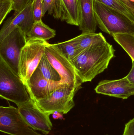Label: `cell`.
<instances>
[{
    "mask_svg": "<svg viewBox=\"0 0 134 135\" xmlns=\"http://www.w3.org/2000/svg\"><path fill=\"white\" fill-rule=\"evenodd\" d=\"M94 13L98 26L104 32L134 34V22L122 13L94 0Z\"/></svg>",
    "mask_w": 134,
    "mask_h": 135,
    "instance_id": "cell-2",
    "label": "cell"
},
{
    "mask_svg": "<svg viewBox=\"0 0 134 135\" xmlns=\"http://www.w3.org/2000/svg\"><path fill=\"white\" fill-rule=\"evenodd\" d=\"M130 2H131V3H133V4H134V0H129Z\"/></svg>",
    "mask_w": 134,
    "mask_h": 135,
    "instance_id": "cell-29",
    "label": "cell"
},
{
    "mask_svg": "<svg viewBox=\"0 0 134 135\" xmlns=\"http://www.w3.org/2000/svg\"><path fill=\"white\" fill-rule=\"evenodd\" d=\"M33 0L21 11L15 12L7 19L0 31V41L17 28H20L25 34L30 31L34 22L33 15Z\"/></svg>",
    "mask_w": 134,
    "mask_h": 135,
    "instance_id": "cell-10",
    "label": "cell"
},
{
    "mask_svg": "<svg viewBox=\"0 0 134 135\" xmlns=\"http://www.w3.org/2000/svg\"><path fill=\"white\" fill-rule=\"evenodd\" d=\"M56 35L55 30L50 28L41 20L34 22L31 29L26 34V36L27 38H38L47 41L54 38Z\"/></svg>",
    "mask_w": 134,
    "mask_h": 135,
    "instance_id": "cell-15",
    "label": "cell"
},
{
    "mask_svg": "<svg viewBox=\"0 0 134 135\" xmlns=\"http://www.w3.org/2000/svg\"><path fill=\"white\" fill-rule=\"evenodd\" d=\"M126 5L134 14V4L131 3L129 0H121Z\"/></svg>",
    "mask_w": 134,
    "mask_h": 135,
    "instance_id": "cell-27",
    "label": "cell"
},
{
    "mask_svg": "<svg viewBox=\"0 0 134 135\" xmlns=\"http://www.w3.org/2000/svg\"><path fill=\"white\" fill-rule=\"evenodd\" d=\"M63 114L58 112H55L52 114V117L54 119H62L63 118Z\"/></svg>",
    "mask_w": 134,
    "mask_h": 135,
    "instance_id": "cell-28",
    "label": "cell"
},
{
    "mask_svg": "<svg viewBox=\"0 0 134 135\" xmlns=\"http://www.w3.org/2000/svg\"><path fill=\"white\" fill-rule=\"evenodd\" d=\"M48 43L39 39L27 38L20 53L19 65V75L25 86L37 68Z\"/></svg>",
    "mask_w": 134,
    "mask_h": 135,
    "instance_id": "cell-5",
    "label": "cell"
},
{
    "mask_svg": "<svg viewBox=\"0 0 134 135\" xmlns=\"http://www.w3.org/2000/svg\"><path fill=\"white\" fill-rule=\"evenodd\" d=\"M61 82L50 81L42 75L39 68L35 71L26 86L31 99L34 101L49 97Z\"/></svg>",
    "mask_w": 134,
    "mask_h": 135,
    "instance_id": "cell-12",
    "label": "cell"
},
{
    "mask_svg": "<svg viewBox=\"0 0 134 135\" xmlns=\"http://www.w3.org/2000/svg\"><path fill=\"white\" fill-rule=\"evenodd\" d=\"M125 15L134 22V14L121 0H95Z\"/></svg>",
    "mask_w": 134,
    "mask_h": 135,
    "instance_id": "cell-21",
    "label": "cell"
},
{
    "mask_svg": "<svg viewBox=\"0 0 134 135\" xmlns=\"http://www.w3.org/2000/svg\"><path fill=\"white\" fill-rule=\"evenodd\" d=\"M0 96L17 106L31 99L19 75L0 57Z\"/></svg>",
    "mask_w": 134,
    "mask_h": 135,
    "instance_id": "cell-3",
    "label": "cell"
},
{
    "mask_svg": "<svg viewBox=\"0 0 134 135\" xmlns=\"http://www.w3.org/2000/svg\"><path fill=\"white\" fill-rule=\"evenodd\" d=\"M112 36L134 61V34L116 33Z\"/></svg>",
    "mask_w": 134,
    "mask_h": 135,
    "instance_id": "cell-17",
    "label": "cell"
},
{
    "mask_svg": "<svg viewBox=\"0 0 134 135\" xmlns=\"http://www.w3.org/2000/svg\"><path fill=\"white\" fill-rule=\"evenodd\" d=\"M27 41L26 34L17 28L0 41V57L18 75L20 53Z\"/></svg>",
    "mask_w": 134,
    "mask_h": 135,
    "instance_id": "cell-6",
    "label": "cell"
},
{
    "mask_svg": "<svg viewBox=\"0 0 134 135\" xmlns=\"http://www.w3.org/2000/svg\"><path fill=\"white\" fill-rule=\"evenodd\" d=\"M79 30L83 33H95L98 26L94 8V0H79Z\"/></svg>",
    "mask_w": 134,
    "mask_h": 135,
    "instance_id": "cell-13",
    "label": "cell"
},
{
    "mask_svg": "<svg viewBox=\"0 0 134 135\" xmlns=\"http://www.w3.org/2000/svg\"><path fill=\"white\" fill-rule=\"evenodd\" d=\"M63 13V21L68 24L79 26V0H61Z\"/></svg>",
    "mask_w": 134,
    "mask_h": 135,
    "instance_id": "cell-14",
    "label": "cell"
},
{
    "mask_svg": "<svg viewBox=\"0 0 134 135\" xmlns=\"http://www.w3.org/2000/svg\"><path fill=\"white\" fill-rule=\"evenodd\" d=\"M43 9V0H34L33 6V15L35 21L41 20Z\"/></svg>",
    "mask_w": 134,
    "mask_h": 135,
    "instance_id": "cell-23",
    "label": "cell"
},
{
    "mask_svg": "<svg viewBox=\"0 0 134 135\" xmlns=\"http://www.w3.org/2000/svg\"><path fill=\"white\" fill-rule=\"evenodd\" d=\"M94 90L98 94L126 99L134 95V84L125 77L116 80L101 81Z\"/></svg>",
    "mask_w": 134,
    "mask_h": 135,
    "instance_id": "cell-11",
    "label": "cell"
},
{
    "mask_svg": "<svg viewBox=\"0 0 134 135\" xmlns=\"http://www.w3.org/2000/svg\"><path fill=\"white\" fill-rule=\"evenodd\" d=\"M57 20L63 21V13L61 0H43L42 16L46 12Z\"/></svg>",
    "mask_w": 134,
    "mask_h": 135,
    "instance_id": "cell-19",
    "label": "cell"
},
{
    "mask_svg": "<svg viewBox=\"0 0 134 135\" xmlns=\"http://www.w3.org/2000/svg\"><path fill=\"white\" fill-rule=\"evenodd\" d=\"M37 68L41 71L43 76L50 81L56 82L61 81L60 75L50 64L44 54Z\"/></svg>",
    "mask_w": 134,
    "mask_h": 135,
    "instance_id": "cell-18",
    "label": "cell"
},
{
    "mask_svg": "<svg viewBox=\"0 0 134 135\" xmlns=\"http://www.w3.org/2000/svg\"><path fill=\"white\" fill-rule=\"evenodd\" d=\"M17 106L22 117L33 130L45 135L49 134L52 128L50 115L42 110L34 101L31 99Z\"/></svg>",
    "mask_w": 134,
    "mask_h": 135,
    "instance_id": "cell-9",
    "label": "cell"
},
{
    "mask_svg": "<svg viewBox=\"0 0 134 135\" xmlns=\"http://www.w3.org/2000/svg\"><path fill=\"white\" fill-rule=\"evenodd\" d=\"M33 0H13L15 12L21 11Z\"/></svg>",
    "mask_w": 134,
    "mask_h": 135,
    "instance_id": "cell-24",
    "label": "cell"
},
{
    "mask_svg": "<svg viewBox=\"0 0 134 135\" xmlns=\"http://www.w3.org/2000/svg\"><path fill=\"white\" fill-rule=\"evenodd\" d=\"M56 45L61 53L70 61L81 53L75 38L65 42L57 44Z\"/></svg>",
    "mask_w": 134,
    "mask_h": 135,
    "instance_id": "cell-20",
    "label": "cell"
},
{
    "mask_svg": "<svg viewBox=\"0 0 134 135\" xmlns=\"http://www.w3.org/2000/svg\"><path fill=\"white\" fill-rule=\"evenodd\" d=\"M44 55L61 79V82L82 86V83L72 62L61 53L56 44L48 43Z\"/></svg>",
    "mask_w": 134,
    "mask_h": 135,
    "instance_id": "cell-7",
    "label": "cell"
},
{
    "mask_svg": "<svg viewBox=\"0 0 134 135\" xmlns=\"http://www.w3.org/2000/svg\"><path fill=\"white\" fill-rule=\"evenodd\" d=\"M115 52L107 41L101 42L85 49L71 62L82 83L91 81L108 68Z\"/></svg>",
    "mask_w": 134,
    "mask_h": 135,
    "instance_id": "cell-1",
    "label": "cell"
},
{
    "mask_svg": "<svg viewBox=\"0 0 134 135\" xmlns=\"http://www.w3.org/2000/svg\"></svg>",
    "mask_w": 134,
    "mask_h": 135,
    "instance_id": "cell-30",
    "label": "cell"
},
{
    "mask_svg": "<svg viewBox=\"0 0 134 135\" xmlns=\"http://www.w3.org/2000/svg\"><path fill=\"white\" fill-rule=\"evenodd\" d=\"M81 88L82 86L61 82L49 97L35 102L42 110L48 114L58 112L66 114L74 107V97Z\"/></svg>",
    "mask_w": 134,
    "mask_h": 135,
    "instance_id": "cell-4",
    "label": "cell"
},
{
    "mask_svg": "<svg viewBox=\"0 0 134 135\" xmlns=\"http://www.w3.org/2000/svg\"><path fill=\"white\" fill-rule=\"evenodd\" d=\"M0 131L10 135H43L33 130L22 117L18 108L0 107Z\"/></svg>",
    "mask_w": 134,
    "mask_h": 135,
    "instance_id": "cell-8",
    "label": "cell"
},
{
    "mask_svg": "<svg viewBox=\"0 0 134 135\" xmlns=\"http://www.w3.org/2000/svg\"><path fill=\"white\" fill-rule=\"evenodd\" d=\"M79 50L82 52L85 49L101 42L106 41L102 33H83L75 37Z\"/></svg>",
    "mask_w": 134,
    "mask_h": 135,
    "instance_id": "cell-16",
    "label": "cell"
},
{
    "mask_svg": "<svg viewBox=\"0 0 134 135\" xmlns=\"http://www.w3.org/2000/svg\"><path fill=\"white\" fill-rule=\"evenodd\" d=\"M126 78L128 80L134 84V61H132V67L130 71L127 75Z\"/></svg>",
    "mask_w": 134,
    "mask_h": 135,
    "instance_id": "cell-26",
    "label": "cell"
},
{
    "mask_svg": "<svg viewBox=\"0 0 134 135\" xmlns=\"http://www.w3.org/2000/svg\"><path fill=\"white\" fill-rule=\"evenodd\" d=\"M123 135H134V118L125 124Z\"/></svg>",
    "mask_w": 134,
    "mask_h": 135,
    "instance_id": "cell-25",
    "label": "cell"
},
{
    "mask_svg": "<svg viewBox=\"0 0 134 135\" xmlns=\"http://www.w3.org/2000/svg\"><path fill=\"white\" fill-rule=\"evenodd\" d=\"M13 0H0V24H1L6 16L13 10Z\"/></svg>",
    "mask_w": 134,
    "mask_h": 135,
    "instance_id": "cell-22",
    "label": "cell"
}]
</instances>
